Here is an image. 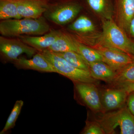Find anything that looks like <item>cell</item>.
Returning a JSON list of instances; mask_svg holds the SVG:
<instances>
[{
	"label": "cell",
	"instance_id": "ac0fdd59",
	"mask_svg": "<svg viewBox=\"0 0 134 134\" xmlns=\"http://www.w3.org/2000/svg\"><path fill=\"white\" fill-rule=\"evenodd\" d=\"M68 33L71 37L78 53L84 58L89 64L97 62L103 61L102 56L98 51L77 41L68 32Z\"/></svg>",
	"mask_w": 134,
	"mask_h": 134
},
{
	"label": "cell",
	"instance_id": "9a60e30c",
	"mask_svg": "<svg viewBox=\"0 0 134 134\" xmlns=\"http://www.w3.org/2000/svg\"><path fill=\"white\" fill-rule=\"evenodd\" d=\"M128 94L124 90L119 88L107 89L101 97L103 109L104 108L106 111H108L123 107Z\"/></svg>",
	"mask_w": 134,
	"mask_h": 134
},
{
	"label": "cell",
	"instance_id": "cb8c5ba5",
	"mask_svg": "<svg viewBox=\"0 0 134 134\" xmlns=\"http://www.w3.org/2000/svg\"><path fill=\"white\" fill-rule=\"evenodd\" d=\"M115 86L116 88L124 90L128 94L134 92V82L119 84L115 85Z\"/></svg>",
	"mask_w": 134,
	"mask_h": 134
},
{
	"label": "cell",
	"instance_id": "d6986e66",
	"mask_svg": "<svg viewBox=\"0 0 134 134\" xmlns=\"http://www.w3.org/2000/svg\"><path fill=\"white\" fill-rule=\"evenodd\" d=\"M17 0H0V19H20Z\"/></svg>",
	"mask_w": 134,
	"mask_h": 134
},
{
	"label": "cell",
	"instance_id": "4fadbf2b",
	"mask_svg": "<svg viewBox=\"0 0 134 134\" xmlns=\"http://www.w3.org/2000/svg\"><path fill=\"white\" fill-rule=\"evenodd\" d=\"M62 33V30L51 29L47 33L41 36H19L18 38L38 52H41L48 49Z\"/></svg>",
	"mask_w": 134,
	"mask_h": 134
},
{
	"label": "cell",
	"instance_id": "d4e9b609",
	"mask_svg": "<svg viewBox=\"0 0 134 134\" xmlns=\"http://www.w3.org/2000/svg\"><path fill=\"white\" fill-rule=\"evenodd\" d=\"M129 94L127 99V108L134 116V92Z\"/></svg>",
	"mask_w": 134,
	"mask_h": 134
},
{
	"label": "cell",
	"instance_id": "5bb4252c",
	"mask_svg": "<svg viewBox=\"0 0 134 134\" xmlns=\"http://www.w3.org/2000/svg\"><path fill=\"white\" fill-rule=\"evenodd\" d=\"M48 0H17L18 10L22 18L38 19L46 11Z\"/></svg>",
	"mask_w": 134,
	"mask_h": 134
},
{
	"label": "cell",
	"instance_id": "2e32d148",
	"mask_svg": "<svg viewBox=\"0 0 134 134\" xmlns=\"http://www.w3.org/2000/svg\"><path fill=\"white\" fill-rule=\"evenodd\" d=\"M90 72L96 80H100L112 83L117 72L103 61L90 63Z\"/></svg>",
	"mask_w": 134,
	"mask_h": 134
},
{
	"label": "cell",
	"instance_id": "7a4b0ae2",
	"mask_svg": "<svg viewBox=\"0 0 134 134\" xmlns=\"http://www.w3.org/2000/svg\"><path fill=\"white\" fill-rule=\"evenodd\" d=\"M83 10L79 0H48L43 16L47 21L63 27L72 23Z\"/></svg>",
	"mask_w": 134,
	"mask_h": 134
},
{
	"label": "cell",
	"instance_id": "484cf974",
	"mask_svg": "<svg viewBox=\"0 0 134 134\" xmlns=\"http://www.w3.org/2000/svg\"><path fill=\"white\" fill-rule=\"evenodd\" d=\"M128 33L134 37V16L130 23L129 27Z\"/></svg>",
	"mask_w": 134,
	"mask_h": 134
},
{
	"label": "cell",
	"instance_id": "52a82bcc",
	"mask_svg": "<svg viewBox=\"0 0 134 134\" xmlns=\"http://www.w3.org/2000/svg\"><path fill=\"white\" fill-rule=\"evenodd\" d=\"M37 52V50L18 38L0 37V55L2 60L5 63H13L23 54L31 57Z\"/></svg>",
	"mask_w": 134,
	"mask_h": 134
},
{
	"label": "cell",
	"instance_id": "ba28073f",
	"mask_svg": "<svg viewBox=\"0 0 134 134\" xmlns=\"http://www.w3.org/2000/svg\"><path fill=\"white\" fill-rule=\"evenodd\" d=\"M93 48L100 54L103 62L117 72L134 62V58L132 55L118 49L100 45Z\"/></svg>",
	"mask_w": 134,
	"mask_h": 134
},
{
	"label": "cell",
	"instance_id": "277c9868",
	"mask_svg": "<svg viewBox=\"0 0 134 134\" xmlns=\"http://www.w3.org/2000/svg\"><path fill=\"white\" fill-rule=\"evenodd\" d=\"M65 29L77 41L92 48L100 43L102 30L86 15H79Z\"/></svg>",
	"mask_w": 134,
	"mask_h": 134
},
{
	"label": "cell",
	"instance_id": "7402d4cb",
	"mask_svg": "<svg viewBox=\"0 0 134 134\" xmlns=\"http://www.w3.org/2000/svg\"><path fill=\"white\" fill-rule=\"evenodd\" d=\"M24 102L23 100H16L14 105V108L8 119L4 128L0 133L1 134H5L6 132L15 126L16 122L20 114Z\"/></svg>",
	"mask_w": 134,
	"mask_h": 134
},
{
	"label": "cell",
	"instance_id": "e0dca14e",
	"mask_svg": "<svg viewBox=\"0 0 134 134\" xmlns=\"http://www.w3.org/2000/svg\"><path fill=\"white\" fill-rule=\"evenodd\" d=\"M61 30L60 35L48 50L54 53H63L69 51L78 53L69 34L65 29Z\"/></svg>",
	"mask_w": 134,
	"mask_h": 134
},
{
	"label": "cell",
	"instance_id": "4316f807",
	"mask_svg": "<svg viewBox=\"0 0 134 134\" xmlns=\"http://www.w3.org/2000/svg\"><path fill=\"white\" fill-rule=\"evenodd\" d=\"M131 55L133 56L134 58V43H133L132 45V52H131Z\"/></svg>",
	"mask_w": 134,
	"mask_h": 134
},
{
	"label": "cell",
	"instance_id": "7c38bea8",
	"mask_svg": "<svg viewBox=\"0 0 134 134\" xmlns=\"http://www.w3.org/2000/svg\"><path fill=\"white\" fill-rule=\"evenodd\" d=\"M134 16V0H115L114 20L126 33Z\"/></svg>",
	"mask_w": 134,
	"mask_h": 134
},
{
	"label": "cell",
	"instance_id": "30bf717a",
	"mask_svg": "<svg viewBox=\"0 0 134 134\" xmlns=\"http://www.w3.org/2000/svg\"><path fill=\"white\" fill-rule=\"evenodd\" d=\"M18 69L32 70L39 72L56 73L52 63L44 55L38 52L30 59L18 58L13 63Z\"/></svg>",
	"mask_w": 134,
	"mask_h": 134
},
{
	"label": "cell",
	"instance_id": "603a6c76",
	"mask_svg": "<svg viewBox=\"0 0 134 134\" xmlns=\"http://www.w3.org/2000/svg\"><path fill=\"white\" fill-rule=\"evenodd\" d=\"M81 133L83 134H104V131L97 121H86V126Z\"/></svg>",
	"mask_w": 134,
	"mask_h": 134
},
{
	"label": "cell",
	"instance_id": "8fae6325",
	"mask_svg": "<svg viewBox=\"0 0 134 134\" xmlns=\"http://www.w3.org/2000/svg\"><path fill=\"white\" fill-rule=\"evenodd\" d=\"M75 85L81 98L89 108L97 112L103 110L99 92L95 84L75 82Z\"/></svg>",
	"mask_w": 134,
	"mask_h": 134
},
{
	"label": "cell",
	"instance_id": "44dd1931",
	"mask_svg": "<svg viewBox=\"0 0 134 134\" xmlns=\"http://www.w3.org/2000/svg\"><path fill=\"white\" fill-rule=\"evenodd\" d=\"M134 82V62L117 71L112 83L114 86L119 84Z\"/></svg>",
	"mask_w": 134,
	"mask_h": 134
},
{
	"label": "cell",
	"instance_id": "3957f363",
	"mask_svg": "<svg viewBox=\"0 0 134 134\" xmlns=\"http://www.w3.org/2000/svg\"><path fill=\"white\" fill-rule=\"evenodd\" d=\"M96 121L105 134H134V116L126 107L103 114Z\"/></svg>",
	"mask_w": 134,
	"mask_h": 134
},
{
	"label": "cell",
	"instance_id": "6da1fadb",
	"mask_svg": "<svg viewBox=\"0 0 134 134\" xmlns=\"http://www.w3.org/2000/svg\"><path fill=\"white\" fill-rule=\"evenodd\" d=\"M43 16L38 19L22 18L1 20L0 33L8 37L23 36H41L51 30L50 25Z\"/></svg>",
	"mask_w": 134,
	"mask_h": 134
},
{
	"label": "cell",
	"instance_id": "5b68a950",
	"mask_svg": "<svg viewBox=\"0 0 134 134\" xmlns=\"http://www.w3.org/2000/svg\"><path fill=\"white\" fill-rule=\"evenodd\" d=\"M101 23L102 36L98 45L118 49L131 55L133 43L126 32L114 19L105 20Z\"/></svg>",
	"mask_w": 134,
	"mask_h": 134
},
{
	"label": "cell",
	"instance_id": "8992f818",
	"mask_svg": "<svg viewBox=\"0 0 134 134\" xmlns=\"http://www.w3.org/2000/svg\"><path fill=\"white\" fill-rule=\"evenodd\" d=\"M52 63L56 73L62 75L74 82L95 84L97 80L92 76L90 71L79 69L69 63L64 58L47 49L41 52Z\"/></svg>",
	"mask_w": 134,
	"mask_h": 134
},
{
	"label": "cell",
	"instance_id": "ffe728a7",
	"mask_svg": "<svg viewBox=\"0 0 134 134\" xmlns=\"http://www.w3.org/2000/svg\"><path fill=\"white\" fill-rule=\"evenodd\" d=\"M55 53L64 58L69 63L77 68L90 71V64L79 53L74 51Z\"/></svg>",
	"mask_w": 134,
	"mask_h": 134
},
{
	"label": "cell",
	"instance_id": "9c48e42d",
	"mask_svg": "<svg viewBox=\"0 0 134 134\" xmlns=\"http://www.w3.org/2000/svg\"><path fill=\"white\" fill-rule=\"evenodd\" d=\"M83 9L90 12L101 22L114 19L115 0H79Z\"/></svg>",
	"mask_w": 134,
	"mask_h": 134
}]
</instances>
